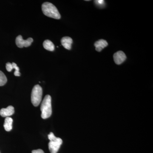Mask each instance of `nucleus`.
Masks as SVG:
<instances>
[{
    "instance_id": "f257e3e1",
    "label": "nucleus",
    "mask_w": 153,
    "mask_h": 153,
    "mask_svg": "<svg viewBox=\"0 0 153 153\" xmlns=\"http://www.w3.org/2000/svg\"><path fill=\"white\" fill-rule=\"evenodd\" d=\"M42 10L44 15L49 18L60 19L61 16L59 11L52 3L45 2L42 5Z\"/></svg>"
},
{
    "instance_id": "f03ea898",
    "label": "nucleus",
    "mask_w": 153,
    "mask_h": 153,
    "mask_svg": "<svg viewBox=\"0 0 153 153\" xmlns=\"http://www.w3.org/2000/svg\"><path fill=\"white\" fill-rule=\"evenodd\" d=\"M41 117L44 119L48 118L52 114V98L49 95H47L44 97L41 107Z\"/></svg>"
},
{
    "instance_id": "7ed1b4c3",
    "label": "nucleus",
    "mask_w": 153,
    "mask_h": 153,
    "mask_svg": "<svg viewBox=\"0 0 153 153\" xmlns=\"http://www.w3.org/2000/svg\"><path fill=\"white\" fill-rule=\"evenodd\" d=\"M48 137L50 140L48 146L50 153H57L63 143V140L60 138L55 137L52 132H50Z\"/></svg>"
},
{
    "instance_id": "20e7f679",
    "label": "nucleus",
    "mask_w": 153,
    "mask_h": 153,
    "mask_svg": "<svg viewBox=\"0 0 153 153\" xmlns=\"http://www.w3.org/2000/svg\"><path fill=\"white\" fill-rule=\"evenodd\" d=\"M43 90L42 87L39 85H36L33 87L31 93V102L34 106L39 105L42 100Z\"/></svg>"
},
{
    "instance_id": "39448f33",
    "label": "nucleus",
    "mask_w": 153,
    "mask_h": 153,
    "mask_svg": "<svg viewBox=\"0 0 153 153\" xmlns=\"http://www.w3.org/2000/svg\"><path fill=\"white\" fill-rule=\"evenodd\" d=\"M33 41V39L31 38H28L26 40H24L21 35L17 36L16 40V44L17 47L20 48L30 47Z\"/></svg>"
},
{
    "instance_id": "423d86ee",
    "label": "nucleus",
    "mask_w": 153,
    "mask_h": 153,
    "mask_svg": "<svg viewBox=\"0 0 153 153\" xmlns=\"http://www.w3.org/2000/svg\"><path fill=\"white\" fill-rule=\"evenodd\" d=\"M113 58L116 64L120 65L125 61L126 56L123 51H120L114 53Z\"/></svg>"
},
{
    "instance_id": "0eeeda50",
    "label": "nucleus",
    "mask_w": 153,
    "mask_h": 153,
    "mask_svg": "<svg viewBox=\"0 0 153 153\" xmlns=\"http://www.w3.org/2000/svg\"><path fill=\"white\" fill-rule=\"evenodd\" d=\"M15 113L14 108L12 105H10L7 108H3L0 110V115L2 117H9Z\"/></svg>"
},
{
    "instance_id": "6e6552de",
    "label": "nucleus",
    "mask_w": 153,
    "mask_h": 153,
    "mask_svg": "<svg viewBox=\"0 0 153 153\" xmlns=\"http://www.w3.org/2000/svg\"><path fill=\"white\" fill-rule=\"evenodd\" d=\"M61 44L65 49L70 50L71 48V45L73 43L72 38L69 37H64L61 40Z\"/></svg>"
},
{
    "instance_id": "1a4fd4ad",
    "label": "nucleus",
    "mask_w": 153,
    "mask_h": 153,
    "mask_svg": "<svg viewBox=\"0 0 153 153\" xmlns=\"http://www.w3.org/2000/svg\"><path fill=\"white\" fill-rule=\"evenodd\" d=\"M108 45L107 42L103 39H100L94 43L96 50L99 52H101L102 49L106 47Z\"/></svg>"
},
{
    "instance_id": "9d476101",
    "label": "nucleus",
    "mask_w": 153,
    "mask_h": 153,
    "mask_svg": "<svg viewBox=\"0 0 153 153\" xmlns=\"http://www.w3.org/2000/svg\"><path fill=\"white\" fill-rule=\"evenodd\" d=\"M13 120L12 118L7 117L5 120L4 126L5 130L7 131H10L13 128Z\"/></svg>"
},
{
    "instance_id": "9b49d317",
    "label": "nucleus",
    "mask_w": 153,
    "mask_h": 153,
    "mask_svg": "<svg viewBox=\"0 0 153 153\" xmlns=\"http://www.w3.org/2000/svg\"><path fill=\"white\" fill-rule=\"evenodd\" d=\"M43 46L44 49L48 51H53L55 50V45L50 40H45L43 43Z\"/></svg>"
},
{
    "instance_id": "f8f14e48",
    "label": "nucleus",
    "mask_w": 153,
    "mask_h": 153,
    "mask_svg": "<svg viewBox=\"0 0 153 153\" xmlns=\"http://www.w3.org/2000/svg\"><path fill=\"white\" fill-rule=\"evenodd\" d=\"M7 81V79L6 75L2 71H0V86L5 85Z\"/></svg>"
},
{
    "instance_id": "ddd939ff",
    "label": "nucleus",
    "mask_w": 153,
    "mask_h": 153,
    "mask_svg": "<svg viewBox=\"0 0 153 153\" xmlns=\"http://www.w3.org/2000/svg\"><path fill=\"white\" fill-rule=\"evenodd\" d=\"M6 68L7 71H9V72H10L13 69L12 63H10V62L6 63Z\"/></svg>"
},
{
    "instance_id": "4468645a",
    "label": "nucleus",
    "mask_w": 153,
    "mask_h": 153,
    "mask_svg": "<svg viewBox=\"0 0 153 153\" xmlns=\"http://www.w3.org/2000/svg\"><path fill=\"white\" fill-rule=\"evenodd\" d=\"M12 66H13V69H15V71H19V67L17 66V64L16 63H12Z\"/></svg>"
},
{
    "instance_id": "2eb2a0df",
    "label": "nucleus",
    "mask_w": 153,
    "mask_h": 153,
    "mask_svg": "<svg viewBox=\"0 0 153 153\" xmlns=\"http://www.w3.org/2000/svg\"><path fill=\"white\" fill-rule=\"evenodd\" d=\"M32 153H45L44 152V151L42 150L41 149H39L35 150H33L32 151Z\"/></svg>"
},
{
    "instance_id": "dca6fc26",
    "label": "nucleus",
    "mask_w": 153,
    "mask_h": 153,
    "mask_svg": "<svg viewBox=\"0 0 153 153\" xmlns=\"http://www.w3.org/2000/svg\"><path fill=\"white\" fill-rule=\"evenodd\" d=\"M97 4H99L100 5H103V3H104V1H102V0H99V1H95Z\"/></svg>"
},
{
    "instance_id": "f3484780",
    "label": "nucleus",
    "mask_w": 153,
    "mask_h": 153,
    "mask_svg": "<svg viewBox=\"0 0 153 153\" xmlns=\"http://www.w3.org/2000/svg\"><path fill=\"white\" fill-rule=\"evenodd\" d=\"M14 75L16 76H20V75H21V73L19 72V71H15V72H14Z\"/></svg>"
},
{
    "instance_id": "a211bd4d",
    "label": "nucleus",
    "mask_w": 153,
    "mask_h": 153,
    "mask_svg": "<svg viewBox=\"0 0 153 153\" xmlns=\"http://www.w3.org/2000/svg\"></svg>"
}]
</instances>
